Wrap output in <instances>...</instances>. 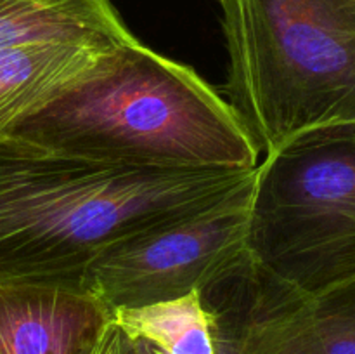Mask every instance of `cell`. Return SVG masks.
Segmentation results:
<instances>
[{
  "label": "cell",
  "instance_id": "obj_1",
  "mask_svg": "<svg viewBox=\"0 0 355 354\" xmlns=\"http://www.w3.org/2000/svg\"><path fill=\"white\" fill-rule=\"evenodd\" d=\"M257 169H134L0 139V285L80 287L107 246L224 200Z\"/></svg>",
  "mask_w": 355,
  "mask_h": 354
},
{
  "label": "cell",
  "instance_id": "obj_4",
  "mask_svg": "<svg viewBox=\"0 0 355 354\" xmlns=\"http://www.w3.org/2000/svg\"><path fill=\"white\" fill-rule=\"evenodd\" d=\"M246 278L315 297L355 281V134L262 158Z\"/></svg>",
  "mask_w": 355,
  "mask_h": 354
},
{
  "label": "cell",
  "instance_id": "obj_3",
  "mask_svg": "<svg viewBox=\"0 0 355 354\" xmlns=\"http://www.w3.org/2000/svg\"><path fill=\"white\" fill-rule=\"evenodd\" d=\"M225 99L263 158L355 132V0H218Z\"/></svg>",
  "mask_w": 355,
  "mask_h": 354
},
{
  "label": "cell",
  "instance_id": "obj_8",
  "mask_svg": "<svg viewBox=\"0 0 355 354\" xmlns=\"http://www.w3.org/2000/svg\"><path fill=\"white\" fill-rule=\"evenodd\" d=\"M111 42H31L0 49V139L19 120L89 75Z\"/></svg>",
  "mask_w": 355,
  "mask_h": 354
},
{
  "label": "cell",
  "instance_id": "obj_10",
  "mask_svg": "<svg viewBox=\"0 0 355 354\" xmlns=\"http://www.w3.org/2000/svg\"><path fill=\"white\" fill-rule=\"evenodd\" d=\"M128 340H144L163 354H220L218 314L201 292L142 307L111 311Z\"/></svg>",
  "mask_w": 355,
  "mask_h": 354
},
{
  "label": "cell",
  "instance_id": "obj_7",
  "mask_svg": "<svg viewBox=\"0 0 355 354\" xmlns=\"http://www.w3.org/2000/svg\"><path fill=\"white\" fill-rule=\"evenodd\" d=\"M110 316L78 285H0V354H85Z\"/></svg>",
  "mask_w": 355,
  "mask_h": 354
},
{
  "label": "cell",
  "instance_id": "obj_5",
  "mask_svg": "<svg viewBox=\"0 0 355 354\" xmlns=\"http://www.w3.org/2000/svg\"><path fill=\"white\" fill-rule=\"evenodd\" d=\"M255 179L257 174L203 210L113 243L89 264L80 287L114 311L193 292L207 295L218 285L243 278L250 267Z\"/></svg>",
  "mask_w": 355,
  "mask_h": 354
},
{
  "label": "cell",
  "instance_id": "obj_12",
  "mask_svg": "<svg viewBox=\"0 0 355 354\" xmlns=\"http://www.w3.org/2000/svg\"><path fill=\"white\" fill-rule=\"evenodd\" d=\"M132 353L134 354H163L162 351L156 349L151 344L144 342V340H130Z\"/></svg>",
  "mask_w": 355,
  "mask_h": 354
},
{
  "label": "cell",
  "instance_id": "obj_6",
  "mask_svg": "<svg viewBox=\"0 0 355 354\" xmlns=\"http://www.w3.org/2000/svg\"><path fill=\"white\" fill-rule=\"evenodd\" d=\"M243 281L245 319L232 337L218 332L227 354H355V281L315 297Z\"/></svg>",
  "mask_w": 355,
  "mask_h": 354
},
{
  "label": "cell",
  "instance_id": "obj_11",
  "mask_svg": "<svg viewBox=\"0 0 355 354\" xmlns=\"http://www.w3.org/2000/svg\"><path fill=\"white\" fill-rule=\"evenodd\" d=\"M85 354H134L130 340L110 316Z\"/></svg>",
  "mask_w": 355,
  "mask_h": 354
},
{
  "label": "cell",
  "instance_id": "obj_9",
  "mask_svg": "<svg viewBox=\"0 0 355 354\" xmlns=\"http://www.w3.org/2000/svg\"><path fill=\"white\" fill-rule=\"evenodd\" d=\"M135 40L111 0H0V49L31 42Z\"/></svg>",
  "mask_w": 355,
  "mask_h": 354
},
{
  "label": "cell",
  "instance_id": "obj_2",
  "mask_svg": "<svg viewBox=\"0 0 355 354\" xmlns=\"http://www.w3.org/2000/svg\"><path fill=\"white\" fill-rule=\"evenodd\" d=\"M6 137L54 155L151 170H253L260 149L214 85L141 40L17 121Z\"/></svg>",
  "mask_w": 355,
  "mask_h": 354
}]
</instances>
